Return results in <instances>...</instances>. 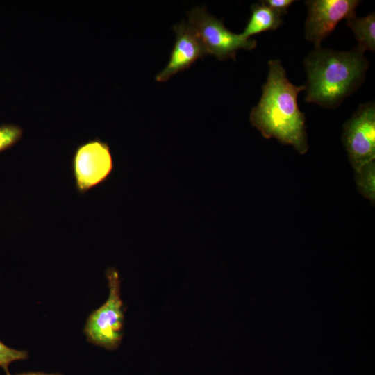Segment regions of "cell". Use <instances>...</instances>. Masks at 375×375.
Listing matches in <instances>:
<instances>
[{
  "mask_svg": "<svg viewBox=\"0 0 375 375\" xmlns=\"http://www.w3.org/2000/svg\"><path fill=\"white\" fill-rule=\"evenodd\" d=\"M268 66L261 97L250 112V123L264 138H274L304 154L308 149L306 117L299 110L297 98L306 87L289 81L279 60H270Z\"/></svg>",
  "mask_w": 375,
  "mask_h": 375,
  "instance_id": "obj_1",
  "label": "cell"
},
{
  "mask_svg": "<svg viewBox=\"0 0 375 375\" xmlns=\"http://www.w3.org/2000/svg\"><path fill=\"white\" fill-rule=\"evenodd\" d=\"M307 81L305 101L336 108L363 83L369 61L358 47L338 51L315 48L304 59Z\"/></svg>",
  "mask_w": 375,
  "mask_h": 375,
  "instance_id": "obj_2",
  "label": "cell"
},
{
  "mask_svg": "<svg viewBox=\"0 0 375 375\" xmlns=\"http://www.w3.org/2000/svg\"><path fill=\"white\" fill-rule=\"evenodd\" d=\"M109 295L106 302L88 316L83 332L89 342L112 351L119 347L124 335V308L121 283L115 268L106 272Z\"/></svg>",
  "mask_w": 375,
  "mask_h": 375,
  "instance_id": "obj_3",
  "label": "cell"
},
{
  "mask_svg": "<svg viewBox=\"0 0 375 375\" xmlns=\"http://www.w3.org/2000/svg\"><path fill=\"white\" fill-rule=\"evenodd\" d=\"M188 16V24L199 38L206 54L213 55L218 60H235L238 50H251L256 47V40L231 32L222 20L208 13L204 6L192 8Z\"/></svg>",
  "mask_w": 375,
  "mask_h": 375,
  "instance_id": "obj_4",
  "label": "cell"
},
{
  "mask_svg": "<svg viewBox=\"0 0 375 375\" xmlns=\"http://www.w3.org/2000/svg\"><path fill=\"white\" fill-rule=\"evenodd\" d=\"M342 142L354 170L375 160V103L360 104L343 126Z\"/></svg>",
  "mask_w": 375,
  "mask_h": 375,
  "instance_id": "obj_5",
  "label": "cell"
},
{
  "mask_svg": "<svg viewBox=\"0 0 375 375\" xmlns=\"http://www.w3.org/2000/svg\"><path fill=\"white\" fill-rule=\"evenodd\" d=\"M113 167L112 156L107 143L96 138L80 144L72 161L77 192L84 194L105 181Z\"/></svg>",
  "mask_w": 375,
  "mask_h": 375,
  "instance_id": "obj_6",
  "label": "cell"
},
{
  "mask_svg": "<svg viewBox=\"0 0 375 375\" xmlns=\"http://www.w3.org/2000/svg\"><path fill=\"white\" fill-rule=\"evenodd\" d=\"M361 3L358 0H307L305 4L308 15L305 22V37L321 47L324 39L328 36L342 19L356 15L355 11Z\"/></svg>",
  "mask_w": 375,
  "mask_h": 375,
  "instance_id": "obj_7",
  "label": "cell"
},
{
  "mask_svg": "<svg viewBox=\"0 0 375 375\" xmlns=\"http://www.w3.org/2000/svg\"><path fill=\"white\" fill-rule=\"evenodd\" d=\"M173 29L176 33L175 42L167 65L156 76L158 82L167 81L207 55L199 38L188 23L183 20L174 25Z\"/></svg>",
  "mask_w": 375,
  "mask_h": 375,
  "instance_id": "obj_8",
  "label": "cell"
},
{
  "mask_svg": "<svg viewBox=\"0 0 375 375\" xmlns=\"http://www.w3.org/2000/svg\"><path fill=\"white\" fill-rule=\"evenodd\" d=\"M251 15L241 33L244 38L262 32L274 31L283 24L282 16L260 1L251 6Z\"/></svg>",
  "mask_w": 375,
  "mask_h": 375,
  "instance_id": "obj_9",
  "label": "cell"
},
{
  "mask_svg": "<svg viewBox=\"0 0 375 375\" xmlns=\"http://www.w3.org/2000/svg\"><path fill=\"white\" fill-rule=\"evenodd\" d=\"M347 25L354 33L358 46L362 51H375V15L369 13L362 17L356 15L347 19Z\"/></svg>",
  "mask_w": 375,
  "mask_h": 375,
  "instance_id": "obj_10",
  "label": "cell"
},
{
  "mask_svg": "<svg viewBox=\"0 0 375 375\" xmlns=\"http://www.w3.org/2000/svg\"><path fill=\"white\" fill-rule=\"evenodd\" d=\"M358 192L374 204L375 201V160L355 171Z\"/></svg>",
  "mask_w": 375,
  "mask_h": 375,
  "instance_id": "obj_11",
  "label": "cell"
},
{
  "mask_svg": "<svg viewBox=\"0 0 375 375\" xmlns=\"http://www.w3.org/2000/svg\"><path fill=\"white\" fill-rule=\"evenodd\" d=\"M23 129L14 124L0 125V153L17 144L22 137Z\"/></svg>",
  "mask_w": 375,
  "mask_h": 375,
  "instance_id": "obj_12",
  "label": "cell"
},
{
  "mask_svg": "<svg viewBox=\"0 0 375 375\" xmlns=\"http://www.w3.org/2000/svg\"><path fill=\"white\" fill-rule=\"evenodd\" d=\"M28 356L26 351L10 348L0 341V367L5 371L6 375H10L8 369L10 363L25 360Z\"/></svg>",
  "mask_w": 375,
  "mask_h": 375,
  "instance_id": "obj_13",
  "label": "cell"
},
{
  "mask_svg": "<svg viewBox=\"0 0 375 375\" xmlns=\"http://www.w3.org/2000/svg\"><path fill=\"white\" fill-rule=\"evenodd\" d=\"M261 3L279 14L281 16L288 13V9L294 3V0H264Z\"/></svg>",
  "mask_w": 375,
  "mask_h": 375,
  "instance_id": "obj_14",
  "label": "cell"
},
{
  "mask_svg": "<svg viewBox=\"0 0 375 375\" xmlns=\"http://www.w3.org/2000/svg\"><path fill=\"white\" fill-rule=\"evenodd\" d=\"M16 375H62L59 373H44V372H26L22 374H19Z\"/></svg>",
  "mask_w": 375,
  "mask_h": 375,
  "instance_id": "obj_15",
  "label": "cell"
}]
</instances>
